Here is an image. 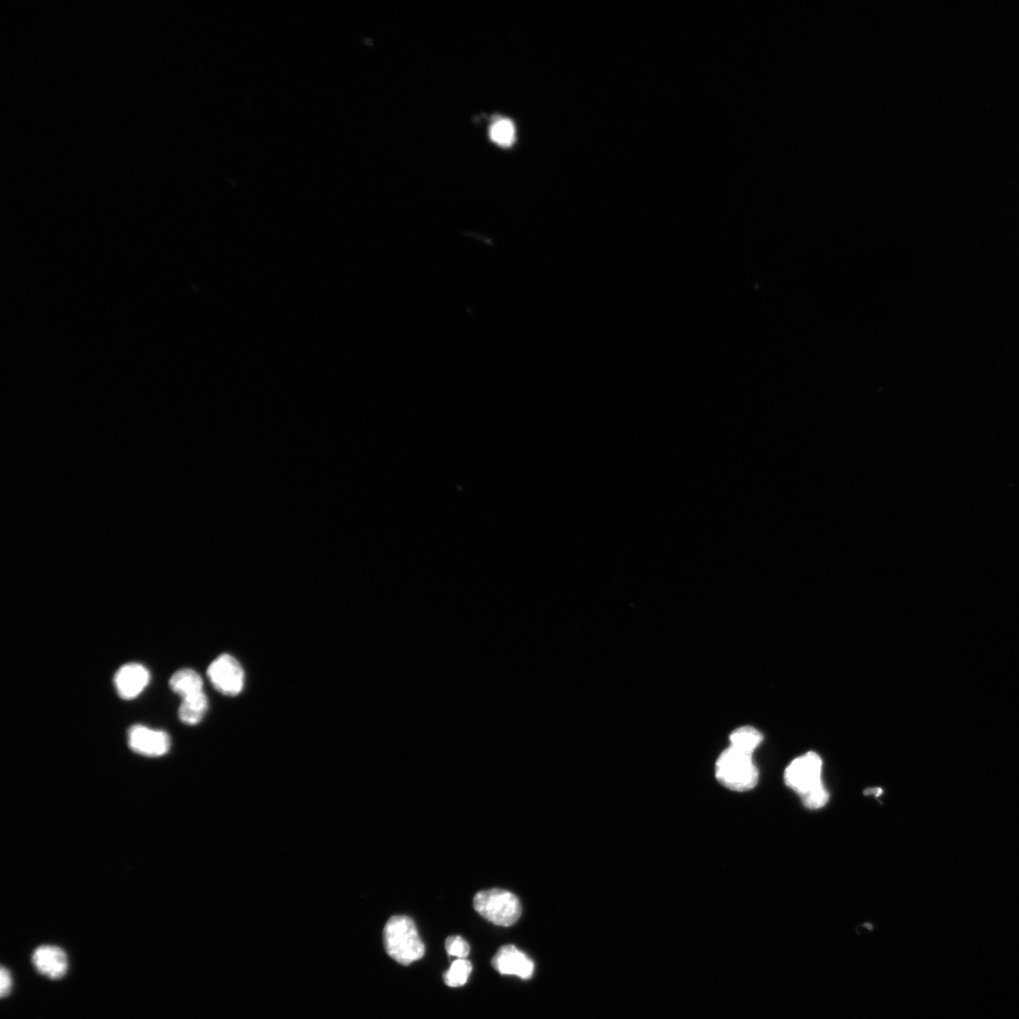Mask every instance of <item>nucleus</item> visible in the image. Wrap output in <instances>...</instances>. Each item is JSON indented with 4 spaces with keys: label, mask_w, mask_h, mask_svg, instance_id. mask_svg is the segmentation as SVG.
<instances>
[{
    "label": "nucleus",
    "mask_w": 1019,
    "mask_h": 1019,
    "mask_svg": "<svg viewBox=\"0 0 1019 1019\" xmlns=\"http://www.w3.org/2000/svg\"><path fill=\"white\" fill-rule=\"evenodd\" d=\"M207 675L213 686L225 695H238L244 688V669L235 657L228 654H222L214 660Z\"/></svg>",
    "instance_id": "5"
},
{
    "label": "nucleus",
    "mask_w": 1019,
    "mask_h": 1019,
    "mask_svg": "<svg viewBox=\"0 0 1019 1019\" xmlns=\"http://www.w3.org/2000/svg\"><path fill=\"white\" fill-rule=\"evenodd\" d=\"M169 686L183 700L203 692L202 678L190 668H183L181 671L175 673L170 678Z\"/></svg>",
    "instance_id": "10"
},
{
    "label": "nucleus",
    "mask_w": 1019,
    "mask_h": 1019,
    "mask_svg": "<svg viewBox=\"0 0 1019 1019\" xmlns=\"http://www.w3.org/2000/svg\"><path fill=\"white\" fill-rule=\"evenodd\" d=\"M494 970L503 975L530 980L535 972L533 960L513 945L504 946L492 960Z\"/></svg>",
    "instance_id": "8"
},
{
    "label": "nucleus",
    "mask_w": 1019,
    "mask_h": 1019,
    "mask_svg": "<svg viewBox=\"0 0 1019 1019\" xmlns=\"http://www.w3.org/2000/svg\"><path fill=\"white\" fill-rule=\"evenodd\" d=\"M150 682L149 669L137 663L122 665L113 678L115 691L124 701L134 700L147 688Z\"/></svg>",
    "instance_id": "6"
},
{
    "label": "nucleus",
    "mask_w": 1019,
    "mask_h": 1019,
    "mask_svg": "<svg viewBox=\"0 0 1019 1019\" xmlns=\"http://www.w3.org/2000/svg\"><path fill=\"white\" fill-rule=\"evenodd\" d=\"M716 776L726 789L736 792L749 791L759 780V772L753 763L752 755L731 746L719 756Z\"/></svg>",
    "instance_id": "3"
},
{
    "label": "nucleus",
    "mask_w": 1019,
    "mask_h": 1019,
    "mask_svg": "<svg viewBox=\"0 0 1019 1019\" xmlns=\"http://www.w3.org/2000/svg\"><path fill=\"white\" fill-rule=\"evenodd\" d=\"M209 708V702L206 693L202 692L185 698L179 709V718L186 725H196L206 716Z\"/></svg>",
    "instance_id": "11"
},
{
    "label": "nucleus",
    "mask_w": 1019,
    "mask_h": 1019,
    "mask_svg": "<svg viewBox=\"0 0 1019 1019\" xmlns=\"http://www.w3.org/2000/svg\"><path fill=\"white\" fill-rule=\"evenodd\" d=\"M490 138L501 147L508 148L515 143V128L514 123L506 119L494 122L490 128Z\"/></svg>",
    "instance_id": "14"
},
{
    "label": "nucleus",
    "mask_w": 1019,
    "mask_h": 1019,
    "mask_svg": "<svg viewBox=\"0 0 1019 1019\" xmlns=\"http://www.w3.org/2000/svg\"><path fill=\"white\" fill-rule=\"evenodd\" d=\"M731 747L749 755L763 742V736L752 727H741L730 737Z\"/></svg>",
    "instance_id": "12"
},
{
    "label": "nucleus",
    "mask_w": 1019,
    "mask_h": 1019,
    "mask_svg": "<svg viewBox=\"0 0 1019 1019\" xmlns=\"http://www.w3.org/2000/svg\"><path fill=\"white\" fill-rule=\"evenodd\" d=\"M0 981H2L0 995H2V998H5L9 995L13 983L11 973L5 967H2V970H0Z\"/></svg>",
    "instance_id": "16"
},
{
    "label": "nucleus",
    "mask_w": 1019,
    "mask_h": 1019,
    "mask_svg": "<svg viewBox=\"0 0 1019 1019\" xmlns=\"http://www.w3.org/2000/svg\"><path fill=\"white\" fill-rule=\"evenodd\" d=\"M472 965L467 959H456L450 970L444 974V982L450 987H460L468 982Z\"/></svg>",
    "instance_id": "13"
},
{
    "label": "nucleus",
    "mask_w": 1019,
    "mask_h": 1019,
    "mask_svg": "<svg viewBox=\"0 0 1019 1019\" xmlns=\"http://www.w3.org/2000/svg\"><path fill=\"white\" fill-rule=\"evenodd\" d=\"M823 760L817 753L798 757L784 772V781L801 799L808 809L823 808L830 800L823 781Z\"/></svg>",
    "instance_id": "1"
},
{
    "label": "nucleus",
    "mask_w": 1019,
    "mask_h": 1019,
    "mask_svg": "<svg viewBox=\"0 0 1019 1019\" xmlns=\"http://www.w3.org/2000/svg\"><path fill=\"white\" fill-rule=\"evenodd\" d=\"M865 795H871V794H872V795H875V796H876V797H879V796H881V795L883 794V791H882L881 789H873V790H867V791H866L865 792Z\"/></svg>",
    "instance_id": "17"
},
{
    "label": "nucleus",
    "mask_w": 1019,
    "mask_h": 1019,
    "mask_svg": "<svg viewBox=\"0 0 1019 1019\" xmlns=\"http://www.w3.org/2000/svg\"><path fill=\"white\" fill-rule=\"evenodd\" d=\"M33 964L39 973L51 979H62L69 970L68 955L57 946L45 945L33 954Z\"/></svg>",
    "instance_id": "9"
},
{
    "label": "nucleus",
    "mask_w": 1019,
    "mask_h": 1019,
    "mask_svg": "<svg viewBox=\"0 0 1019 1019\" xmlns=\"http://www.w3.org/2000/svg\"><path fill=\"white\" fill-rule=\"evenodd\" d=\"M384 940L387 954L400 965L409 966L425 954V945L409 917H392L385 927Z\"/></svg>",
    "instance_id": "2"
},
{
    "label": "nucleus",
    "mask_w": 1019,
    "mask_h": 1019,
    "mask_svg": "<svg viewBox=\"0 0 1019 1019\" xmlns=\"http://www.w3.org/2000/svg\"><path fill=\"white\" fill-rule=\"evenodd\" d=\"M474 909L494 925L511 927L521 917L518 897L510 891L499 888L480 891L473 899Z\"/></svg>",
    "instance_id": "4"
},
{
    "label": "nucleus",
    "mask_w": 1019,
    "mask_h": 1019,
    "mask_svg": "<svg viewBox=\"0 0 1019 1019\" xmlns=\"http://www.w3.org/2000/svg\"><path fill=\"white\" fill-rule=\"evenodd\" d=\"M445 946L449 955L456 959H467L471 952L470 944L459 936L448 938Z\"/></svg>",
    "instance_id": "15"
},
{
    "label": "nucleus",
    "mask_w": 1019,
    "mask_h": 1019,
    "mask_svg": "<svg viewBox=\"0 0 1019 1019\" xmlns=\"http://www.w3.org/2000/svg\"><path fill=\"white\" fill-rule=\"evenodd\" d=\"M128 736L130 748L143 756L160 757L170 749L169 736L164 731L151 729L147 726L133 725Z\"/></svg>",
    "instance_id": "7"
}]
</instances>
